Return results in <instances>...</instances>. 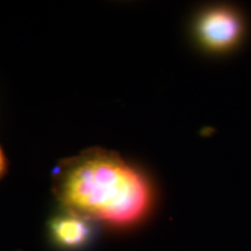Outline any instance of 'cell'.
<instances>
[{
	"mask_svg": "<svg viewBox=\"0 0 251 251\" xmlns=\"http://www.w3.org/2000/svg\"><path fill=\"white\" fill-rule=\"evenodd\" d=\"M5 170H6V158L4 156V152H2V150L0 149V178H1L2 175L5 174Z\"/></svg>",
	"mask_w": 251,
	"mask_h": 251,
	"instance_id": "obj_4",
	"label": "cell"
},
{
	"mask_svg": "<svg viewBox=\"0 0 251 251\" xmlns=\"http://www.w3.org/2000/svg\"><path fill=\"white\" fill-rule=\"evenodd\" d=\"M55 193L70 213L120 227L139 224L155 202L147 177L103 150H91L63 163Z\"/></svg>",
	"mask_w": 251,
	"mask_h": 251,
	"instance_id": "obj_1",
	"label": "cell"
},
{
	"mask_svg": "<svg viewBox=\"0 0 251 251\" xmlns=\"http://www.w3.org/2000/svg\"><path fill=\"white\" fill-rule=\"evenodd\" d=\"M198 46L214 56H227L242 47L248 35V20L240 7L216 4L202 9L193 24Z\"/></svg>",
	"mask_w": 251,
	"mask_h": 251,
	"instance_id": "obj_2",
	"label": "cell"
},
{
	"mask_svg": "<svg viewBox=\"0 0 251 251\" xmlns=\"http://www.w3.org/2000/svg\"><path fill=\"white\" fill-rule=\"evenodd\" d=\"M51 231L54 240L64 248H79L90 237L87 220L70 212L52 221Z\"/></svg>",
	"mask_w": 251,
	"mask_h": 251,
	"instance_id": "obj_3",
	"label": "cell"
}]
</instances>
